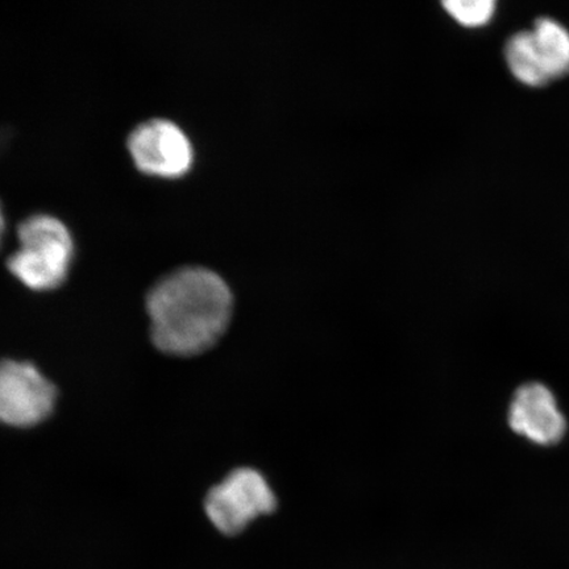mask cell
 <instances>
[{
    "instance_id": "4",
    "label": "cell",
    "mask_w": 569,
    "mask_h": 569,
    "mask_svg": "<svg viewBox=\"0 0 569 569\" xmlns=\"http://www.w3.org/2000/svg\"><path fill=\"white\" fill-rule=\"evenodd\" d=\"M57 390L31 362H0V423L33 427L52 415Z\"/></svg>"
},
{
    "instance_id": "6",
    "label": "cell",
    "mask_w": 569,
    "mask_h": 569,
    "mask_svg": "<svg viewBox=\"0 0 569 569\" xmlns=\"http://www.w3.org/2000/svg\"><path fill=\"white\" fill-rule=\"evenodd\" d=\"M511 429L533 443L553 445L566 432V419L550 391L540 383L517 390L509 412Z\"/></svg>"
},
{
    "instance_id": "3",
    "label": "cell",
    "mask_w": 569,
    "mask_h": 569,
    "mask_svg": "<svg viewBox=\"0 0 569 569\" xmlns=\"http://www.w3.org/2000/svg\"><path fill=\"white\" fill-rule=\"evenodd\" d=\"M276 507V496L264 476L251 468L231 472L210 490L204 502L211 523L226 536H237L253 519L272 513Z\"/></svg>"
},
{
    "instance_id": "7",
    "label": "cell",
    "mask_w": 569,
    "mask_h": 569,
    "mask_svg": "<svg viewBox=\"0 0 569 569\" xmlns=\"http://www.w3.org/2000/svg\"><path fill=\"white\" fill-rule=\"evenodd\" d=\"M538 53L549 73L555 78L569 73V31L559 21L540 18L531 30Z\"/></svg>"
},
{
    "instance_id": "9",
    "label": "cell",
    "mask_w": 569,
    "mask_h": 569,
    "mask_svg": "<svg viewBox=\"0 0 569 569\" xmlns=\"http://www.w3.org/2000/svg\"><path fill=\"white\" fill-rule=\"evenodd\" d=\"M446 10L467 27H478L492 19L496 3L493 0H447Z\"/></svg>"
},
{
    "instance_id": "8",
    "label": "cell",
    "mask_w": 569,
    "mask_h": 569,
    "mask_svg": "<svg viewBox=\"0 0 569 569\" xmlns=\"http://www.w3.org/2000/svg\"><path fill=\"white\" fill-rule=\"evenodd\" d=\"M505 57L511 73L518 81L529 87H543L551 81L531 31H521L511 36L505 48Z\"/></svg>"
},
{
    "instance_id": "10",
    "label": "cell",
    "mask_w": 569,
    "mask_h": 569,
    "mask_svg": "<svg viewBox=\"0 0 569 569\" xmlns=\"http://www.w3.org/2000/svg\"><path fill=\"white\" fill-rule=\"evenodd\" d=\"M4 227H6L4 212L2 209V204H0V243H2Z\"/></svg>"
},
{
    "instance_id": "1",
    "label": "cell",
    "mask_w": 569,
    "mask_h": 569,
    "mask_svg": "<svg viewBox=\"0 0 569 569\" xmlns=\"http://www.w3.org/2000/svg\"><path fill=\"white\" fill-rule=\"evenodd\" d=\"M232 310L229 284L202 267H184L162 277L147 298L154 346L183 358L216 346L229 329Z\"/></svg>"
},
{
    "instance_id": "2",
    "label": "cell",
    "mask_w": 569,
    "mask_h": 569,
    "mask_svg": "<svg viewBox=\"0 0 569 569\" xmlns=\"http://www.w3.org/2000/svg\"><path fill=\"white\" fill-rule=\"evenodd\" d=\"M18 241L7 267L27 288L48 291L67 280L74 258V240L62 220L49 213H34L19 224Z\"/></svg>"
},
{
    "instance_id": "5",
    "label": "cell",
    "mask_w": 569,
    "mask_h": 569,
    "mask_svg": "<svg viewBox=\"0 0 569 569\" xmlns=\"http://www.w3.org/2000/svg\"><path fill=\"white\" fill-rule=\"evenodd\" d=\"M127 144L134 166L149 176L181 177L194 160L188 134L169 119L146 120L130 133Z\"/></svg>"
}]
</instances>
